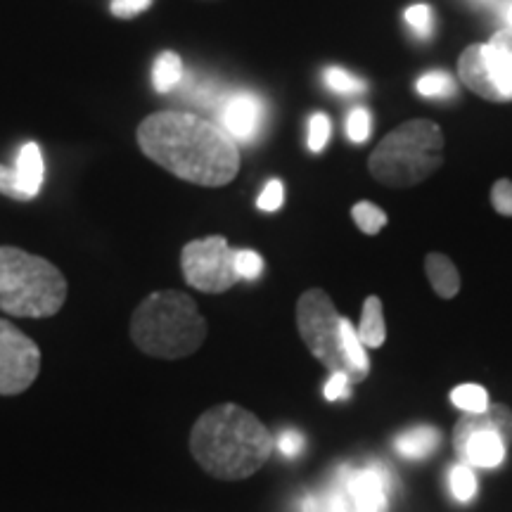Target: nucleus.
I'll use <instances>...</instances> for the list:
<instances>
[{"label":"nucleus","instance_id":"nucleus-27","mask_svg":"<svg viewBox=\"0 0 512 512\" xmlns=\"http://www.w3.org/2000/svg\"><path fill=\"white\" fill-rule=\"evenodd\" d=\"M0 195L15 202H31V197L24 192L22 183H19L17 169H10L5 164H0Z\"/></svg>","mask_w":512,"mask_h":512},{"label":"nucleus","instance_id":"nucleus-33","mask_svg":"<svg viewBox=\"0 0 512 512\" xmlns=\"http://www.w3.org/2000/svg\"><path fill=\"white\" fill-rule=\"evenodd\" d=\"M351 377L347 373H330V380L325 384V399L328 401H339V399H349L351 394Z\"/></svg>","mask_w":512,"mask_h":512},{"label":"nucleus","instance_id":"nucleus-23","mask_svg":"<svg viewBox=\"0 0 512 512\" xmlns=\"http://www.w3.org/2000/svg\"><path fill=\"white\" fill-rule=\"evenodd\" d=\"M323 81H325V86H328L330 91H335V93L354 95V93L366 91V81L358 79V76L349 74L347 69H339V67L325 69Z\"/></svg>","mask_w":512,"mask_h":512},{"label":"nucleus","instance_id":"nucleus-28","mask_svg":"<svg viewBox=\"0 0 512 512\" xmlns=\"http://www.w3.org/2000/svg\"><path fill=\"white\" fill-rule=\"evenodd\" d=\"M330 140V119L323 112H316L309 119V150L323 152Z\"/></svg>","mask_w":512,"mask_h":512},{"label":"nucleus","instance_id":"nucleus-14","mask_svg":"<svg viewBox=\"0 0 512 512\" xmlns=\"http://www.w3.org/2000/svg\"><path fill=\"white\" fill-rule=\"evenodd\" d=\"M19 183L31 200H36L38 192L43 188V178H46V164H43L41 147L36 143H27L19 150L17 162H15Z\"/></svg>","mask_w":512,"mask_h":512},{"label":"nucleus","instance_id":"nucleus-2","mask_svg":"<svg viewBox=\"0 0 512 512\" xmlns=\"http://www.w3.org/2000/svg\"><path fill=\"white\" fill-rule=\"evenodd\" d=\"M275 439L252 411L219 403L204 411L190 430V453L197 465L221 482L249 479L271 458Z\"/></svg>","mask_w":512,"mask_h":512},{"label":"nucleus","instance_id":"nucleus-12","mask_svg":"<svg viewBox=\"0 0 512 512\" xmlns=\"http://www.w3.org/2000/svg\"><path fill=\"white\" fill-rule=\"evenodd\" d=\"M347 494L351 496L356 512H384L387 505V486H384V475L377 467L361 470L349 477Z\"/></svg>","mask_w":512,"mask_h":512},{"label":"nucleus","instance_id":"nucleus-21","mask_svg":"<svg viewBox=\"0 0 512 512\" xmlns=\"http://www.w3.org/2000/svg\"><path fill=\"white\" fill-rule=\"evenodd\" d=\"M415 91L425 98H453L458 93L456 79L446 72H430L415 83Z\"/></svg>","mask_w":512,"mask_h":512},{"label":"nucleus","instance_id":"nucleus-25","mask_svg":"<svg viewBox=\"0 0 512 512\" xmlns=\"http://www.w3.org/2000/svg\"><path fill=\"white\" fill-rule=\"evenodd\" d=\"M235 271L240 280H256L264 273V259L252 249H235Z\"/></svg>","mask_w":512,"mask_h":512},{"label":"nucleus","instance_id":"nucleus-26","mask_svg":"<svg viewBox=\"0 0 512 512\" xmlns=\"http://www.w3.org/2000/svg\"><path fill=\"white\" fill-rule=\"evenodd\" d=\"M403 17H406V22L411 24L413 31L418 36H422V38L432 36V31H434V12H432L430 5H422V3L411 5V8L406 10V15H403Z\"/></svg>","mask_w":512,"mask_h":512},{"label":"nucleus","instance_id":"nucleus-5","mask_svg":"<svg viewBox=\"0 0 512 512\" xmlns=\"http://www.w3.org/2000/svg\"><path fill=\"white\" fill-rule=\"evenodd\" d=\"M444 162V133L434 121L413 119L394 128L368 159L375 181L389 188H411L430 178Z\"/></svg>","mask_w":512,"mask_h":512},{"label":"nucleus","instance_id":"nucleus-17","mask_svg":"<svg viewBox=\"0 0 512 512\" xmlns=\"http://www.w3.org/2000/svg\"><path fill=\"white\" fill-rule=\"evenodd\" d=\"M441 434L434 427H415L411 432H403L399 439H396V451L401 453L403 458H427L434 448L439 446Z\"/></svg>","mask_w":512,"mask_h":512},{"label":"nucleus","instance_id":"nucleus-4","mask_svg":"<svg viewBox=\"0 0 512 512\" xmlns=\"http://www.w3.org/2000/svg\"><path fill=\"white\" fill-rule=\"evenodd\" d=\"M67 292V278L53 261L0 245V311L12 318H53Z\"/></svg>","mask_w":512,"mask_h":512},{"label":"nucleus","instance_id":"nucleus-35","mask_svg":"<svg viewBox=\"0 0 512 512\" xmlns=\"http://www.w3.org/2000/svg\"><path fill=\"white\" fill-rule=\"evenodd\" d=\"M325 505H328V512H356L351 496L342 494V491H335L330 498H325Z\"/></svg>","mask_w":512,"mask_h":512},{"label":"nucleus","instance_id":"nucleus-13","mask_svg":"<svg viewBox=\"0 0 512 512\" xmlns=\"http://www.w3.org/2000/svg\"><path fill=\"white\" fill-rule=\"evenodd\" d=\"M505 448H508V444L496 432H477L465 441L460 456L467 460V465L491 470V467H498L505 460Z\"/></svg>","mask_w":512,"mask_h":512},{"label":"nucleus","instance_id":"nucleus-22","mask_svg":"<svg viewBox=\"0 0 512 512\" xmlns=\"http://www.w3.org/2000/svg\"><path fill=\"white\" fill-rule=\"evenodd\" d=\"M351 216H354L356 226L361 228V233L366 235H377L384 226H387V214H384V211L373 202L354 204Z\"/></svg>","mask_w":512,"mask_h":512},{"label":"nucleus","instance_id":"nucleus-34","mask_svg":"<svg viewBox=\"0 0 512 512\" xmlns=\"http://www.w3.org/2000/svg\"><path fill=\"white\" fill-rule=\"evenodd\" d=\"M275 446L280 448V453L287 458H297L299 453L304 451V437L299 432L294 430H287L278 437V441H275Z\"/></svg>","mask_w":512,"mask_h":512},{"label":"nucleus","instance_id":"nucleus-11","mask_svg":"<svg viewBox=\"0 0 512 512\" xmlns=\"http://www.w3.org/2000/svg\"><path fill=\"white\" fill-rule=\"evenodd\" d=\"M477 432H496L505 444L512 441V411L503 403H494L482 413H465V418H460V422L453 430V446L456 451H463L465 441Z\"/></svg>","mask_w":512,"mask_h":512},{"label":"nucleus","instance_id":"nucleus-29","mask_svg":"<svg viewBox=\"0 0 512 512\" xmlns=\"http://www.w3.org/2000/svg\"><path fill=\"white\" fill-rule=\"evenodd\" d=\"M347 136L351 143H366L370 136V114L363 107H356L347 119Z\"/></svg>","mask_w":512,"mask_h":512},{"label":"nucleus","instance_id":"nucleus-6","mask_svg":"<svg viewBox=\"0 0 512 512\" xmlns=\"http://www.w3.org/2000/svg\"><path fill=\"white\" fill-rule=\"evenodd\" d=\"M297 330L304 339L306 349L323 363L330 373H347L351 380L358 377L351 368L342 347V316H339L330 294L318 290H306L297 302Z\"/></svg>","mask_w":512,"mask_h":512},{"label":"nucleus","instance_id":"nucleus-36","mask_svg":"<svg viewBox=\"0 0 512 512\" xmlns=\"http://www.w3.org/2000/svg\"><path fill=\"white\" fill-rule=\"evenodd\" d=\"M304 512H328V505H325L323 498L311 496V498H306V503H304Z\"/></svg>","mask_w":512,"mask_h":512},{"label":"nucleus","instance_id":"nucleus-7","mask_svg":"<svg viewBox=\"0 0 512 512\" xmlns=\"http://www.w3.org/2000/svg\"><path fill=\"white\" fill-rule=\"evenodd\" d=\"M460 79L484 100H512V29H501L489 43H477L460 55Z\"/></svg>","mask_w":512,"mask_h":512},{"label":"nucleus","instance_id":"nucleus-37","mask_svg":"<svg viewBox=\"0 0 512 512\" xmlns=\"http://www.w3.org/2000/svg\"><path fill=\"white\" fill-rule=\"evenodd\" d=\"M503 17L508 22V29H512V0H505L503 3Z\"/></svg>","mask_w":512,"mask_h":512},{"label":"nucleus","instance_id":"nucleus-20","mask_svg":"<svg viewBox=\"0 0 512 512\" xmlns=\"http://www.w3.org/2000/svg\"><path fill=\"white\" fill-rule=\"evenodd\" d=\"M451 403L463 413H482L491 406L489 394L479 384H460L451 392Z\"/></svg>","mask_w":512,"mask_h":512},{"label":"nucleus","instance_id":"nucleus-32","mask_svg":"<svg viewBox=\"0 0 512 512\" xmlns=\"http://www.w3.org/2000/svg\"><path fill=\"white\" fill-rule=\"evenodd\" d=\"M491 202H494V209L503 216H512V181H498L494 188H491Z\"/></svg>","mask_w":512,"mask_h":512},{"label":"nucleus","instance_id":"nucleus-10","mask_svg":"<svg viewBox=\"0 0 512 512\" xmlns=\"http://www.w3.org/2000/svg\"><path fill=\"white\" fill-rule=\"evenodd\" d=\"M266 121V105L259 95L240 91L228 95L221 107V128L233 140L254 143L261 136Z\"/></svg>","mask_w":512,"mask_h":512},{"label":"nucleus","instance_id":"nucleus-3","mask_svg":"<svg viewBox=\"0 0 512 512\" xmlns=\"http://www.w3.org/2000/svg\"><path fill=\"white\" fill-rule=\"evenodd\" d=\"M207 332V318L197 309L195 299L178 290L147 294L128 323V335L136 349L164 361L195 354L207 339Z\"/></svg>","mask_w":512,"mask_h":512},{"label":"nucleus","instance_id":"nucleus-1","mask_svg":"<svg viewBox=\"0 0 512 512\" xmlns=\"http://www.w3.org/2000/svg\"><path fill=\"white\" fill-rule=\"evenodd\" d=\"M143 155L185 183L221 188L240 171L235 140L192 112H155L140 121L136 131Z\"/></svg>","mask_w":512,"mask_h":512},{"label":"nucleus","instance_id":"nucleus-24","mask_svg":"<svg viewBox=\"0 0 512 512\" xmlns=\"http://www.w3.org/2000/svg\"><path fill=\"white\" fill-rule=\"evenodd\" d=\"M451 491L460 503H470L477 494V477L470 465H456L451 470Z\"/></svg>","mask_w":512,"mask_h":512},{"label":"nucleus","instance_id":"nucleus-30","mask_svg":"<svg viewBox=\"0 0 512 512\" xmlns=\"http://www.w3.org/2000/svg\"><path fill=\"white\" fill-rule=\"evenodd\" d=\"M283 202H285V185L273 178V181L266 183V188L259 195V202L256 204H259L261 211H275L283 207Z\"/></svg>","mask_w":512,"mask_h":512},{"label":"nucleus","instance_id":"nucleus-15","mask_svg":"<svg viewBox=\"0 0 512 512\" xmlns=\"http://www.w3.org/2000/svg\"><path fill=\"white\" fill-rule=\"evenodd\" d=\"M425 271L432 290L444 299H453L460 292V273L456 264L444 254H427Z\"/></svg>","mask_w":512,"mask_h":512},{"label":"nucleus","instance_id":"nucleus-31","mask_svg":"<svg viewBox=\"0 0 512 512\" xmlns=\"http://www.w3.org/2000/svg\"><path fill=\"white\" fill-rule=\"evenodd\" d=\"M152 3H155V0H112L110 10L114 17L131 19V17L143 15L145 10H150Z\"/></svg>","mask_w":512,"mask_h":512},{"label":"nucleus","instance_id":"nucleus-19","mask_svg":"<svg viewBox=\"0 0 512 512\" xmlns=\"http://www.w3.org/2000/svg\"><path fill=\"white\" fill-rule=\"evenodd\" d=\"M342 347H344V354L349 358L351 368H354L358 382L366 380V375L370 373V358H368L366 344L361 342L356 325L351 323L349 318H342Z\"/></svg>","mask_w":512,"mask_h":512},{"label":"nucleus","instance_id":"nucleus-8","mask_svg":"<svg viewBox=\"0 0 512 512\" xmlns=\"http://www.w3.org/2000/svg\"><path fill=\"white\" fill-rule=\"evenodd\" d=\"M181 271L185 283L204 294H223L240 283L235 249L223 235L190 240L181 252Z\"/></svg>","mask_w":512,"mask_h":512},{"label":"nucleus","instance_id":"nucleus-16","mask_svg":"<svg viewBox=\"0 0 512 512\" xmlns=\"http://www.w3.org/2000/svg\"><path fill=\"white\" fill-rule=\"evenodd\" d=\"M358 337L370 349H380L387 339V325H384V311L380 297H368L363 304L361 325H358Z\"/></svg>","mask_w":512,"mask_h":512},{"label":"nucleus","instance_id":"nucleus-9","mask_svg":"<svg viewBox=\"0 0 512 512\" xmlns=\"http://www.w3.org/2000/svg\"><path fill=\"white\" fill-rule=\"evenodd\" d=\"M41 373V349L10 320L0 318V396L24 394Z\"/></svg>","mask_w":512,"mask_h":512},{"label":"nucleus","instance_id":"nucleus-18","mask_svg":"<svg viewBox=\"0 0 512 512\" xmlns=\"http://www.w3.org/2000/svg\"><path fill=\"white\" fill-rule=\"evenodd\" d=\"M181 81H183L181 55L174 53V50H164V53L155 60V67H152V88L164 95L174 91Z\"/></svg>","mask_w":512,"mask_h":512}]
</instances>
